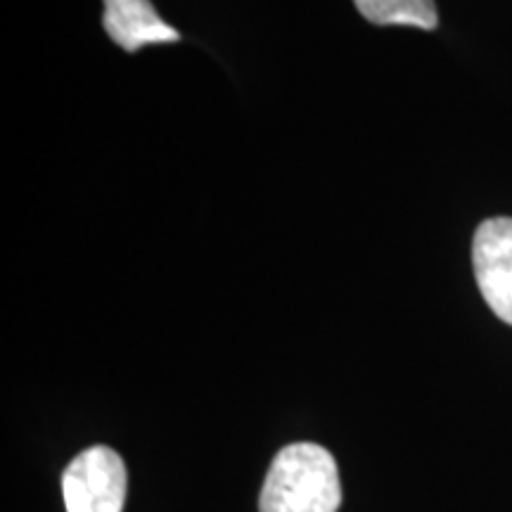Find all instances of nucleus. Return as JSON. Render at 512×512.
I'll use <instances>...</instances> for the list:
<instances>
[{"label": "nucleus", "instance_id": "4", "mask_svg": "<svg viewBox=\"0 0 512 512\" xmlns=\"http://www.w3.org/2000/svg\"><path fill=\"white\" fill-rule=\"evenodd\" d=\"M102 24L110 38L126 53L152 46V43H174L181 34L157 15L150 0H105Z\"/></svg>", "mask_w": 512, "mask_h": 512}, {"label": "nucleus", "instance_id": "5", "mask_svg": "<svg viewBox=\"0 0 512 512\" xmlns=\"http://www.w3.org/2000/svg\"><path fill=\"white\" fill-rule=\"evenodd\" d=\"M358 12L377 27H418L432 31L439 24L434 0H354Z\"/></svg>", "mask_w": 512, "mask_h": 512}, {"label": "nucleus", "instance_id": "2", "mask_svg": "<svg viewBox=\"0 0 512 512\" xmlns=\"http://www.w3.org/2000/svg\"><path fill=\"white\" fill-rule=\"evenodd\" d=\"M126 482V465L114 448H86L62 475L67 512H124Z\"/></svg>", "mask_w": 512, "mask_h": 512}, {"label": "nucleus", "instance_id": "3", "mask_svg": "<svg viewBox=\"0 0 512 512\" xmlns=\"http://www.w3.org/2000/svg\"><path fill=\"white\" fill-rule=\"evenodd\" d=\"M472 266L484 302L512 325V219L484 221L472 240Z\"/></svg>", "mask_w": 512, "mask_h": 512}, {"label": "nucleus", "instance_id": "1", "mask_svg": "<svg viewBox=\"0 0 512 512\" xmlns=\"http://www.w3.org/2000/svg\"><path fill=\"white\" fill-rule=\"evenodd\" d=\"M342 503L337 463L328 448L299 441L268 467L259 512H337Z\"/></svg>", "mask_w": 512, "mask_h": 512}]
</instances>
